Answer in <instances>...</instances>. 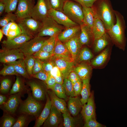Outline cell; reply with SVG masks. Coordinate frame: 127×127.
<instances>
[{
  "label": "cell",
  "mask_w": 127,
  "mask_h": 127,
  "mask_svg": "<svg viewBox=\"0 0 127 127\" xmlns=\"http://www.w3.org/2000/svg\"><path fill=\"white\" fill-rule=\"evenodd\" d=\"M11 85V82L10 79L5 78L1 81L0 87L1 92L3 93H6L9 90Z\"/></svg>",
  "instance_id": "cell-43"
},
{
  "label": "cell",
  "mask_w": 127,
  "mask_h": 127,
  "mask_svg": "<svg viewBox=\"0 0 127 127\" xmlns=\"http://www.w3.org/2000/svg\"><path fill=\"white\" fill-rule=\"evenodd\" d=\"M24 59H19L14 62L7 64L13 65L16 72L18 74L24 77L28 78L29 76L26 70Z\"/></svg>",
  "instance_id": "cell-32"
},
{
  "label": "cell",
  "mask_w": 127,
  "mask_h": 127,
  "mask_svg": "<svg viewBox=\"0 0 127 127\" xmlns=\"http://www.w3.org/2000/svg\"><path fill=\"white\" fill-rule=\"evenodd\" d=\"M80 33L69 40L64 43L71 54L75 61L82 46L79 40Z\"/></svg>",
  "instance_id": "cell-20"
},
{
  "label": "cell",
  "mask_w": 127,
  "mask_h": 127,
  "mask_svg": "<svg viewBox=\"0 0 127 127\" xmlns=\"http://www.w3.org/2000/svg\"><path fill=\"white\" fill-rule=\"evenodd\" d=\"M16 22L22 34L33 38L37 36L42 26L41 21L31 17L18 19Z\"/></svg>",
  "instance_id": "cell-4"
},
{
  "label": "cell",
  "mask_w": 127,
  "mask_h": 127,
  "mask_svg": "<svg viewBox=\"0 0 127 127\" xmlns=\"http://www.w3.org/2000/svg\"><path fill=\"white\" fill-rule=\"evenodd\" d=\"M112 45L107 47L91 60L90 63L92 67L100 69L105 66L110 58Z\"/></svg>",
  "instance_id": "cell-11"
},
{
  "label": "cell",
  "mask_w": 127,
  "mask_h": 127,
  "mask_svg": "<svg viewBox=\"0 0 127 127\" xmlns=\"http://www.w3.org/2000/svg\"><path fill=\"white\" fill-rule=\"evenodd\" d=\"M35 59L32 55L25 57L24 59L27 72L31 75H32V70L35 62Z\"/></svg>",
  "instance_id": "cell-39"
},
{
  "label": "cell",
  "mask_w": 127,
  "mask_h": 127,
  "mask_svg": "<svg viewBox=\"0 0 127 127\" xmlns=\"http://www.w3.org/2000/svg\"><path fill=\"white\" fill-rule=\"evenodd\" d=\"M59 98L65 99L67 98L62 84L56 83L51 89Z\"/></svg>",
  "instance_id": "cell-40"
},
{
  "label": "cell",
  "mask_w": 127,
  "mask_h": 127,
  "mask_svg": "<svg viewBox=\"0 0 127 127\" xmlns=\"http://www.w3.org/2000/svg\"><path fill=\"white\" fill-rule=\"evenodd\" d=\"M16 121V119L14 118L8 116H5L3 119L0 127H12Z\"/></svg>",
  "instance_id": "cell-47"
},
{
  "label": "cell",
  "mask_w": 127,
  "mask_h": 127,
  "mask_svg": "<svg viewBox=\"0 0 127 127\" xmlns=\"http://www.w3.org/2000/svg\"><path fill=\"white\" fill-rule=\"evenodd\" d=\"M20 103L19 108L20 113L33 116L38 114L41 107V104L29 94L26 99Z\"/></svg>",
  "instance_id": "cell-7"
},
{
  "label": "cell",
  "mask_w": 127,
  "mask_h": 127,
  "mask_svg": "<svg viewBox=\"0 0 127 127\" xmlns=\"http://www.w3.org/2000/svg\"><path fill=\"white\" fill-rule=\"evenodd\" d=\"M57 36L54 35L46 39L45 41L40 50L52 53L55 46Z\"/></svg>",
  "instance_id": "cell-34"
},
{
  "label": "cell",
  "mask_w": 127,
  "mask_h": 127,
  "mask_svg": "<svg viewBox=\"0 0 127 127\" xmlns=\"http://www.w3.org/2000/svg\"><path fill=\"white\" fill-rule=\"evenodd\" d=\"M47 39L44 37L36 36L26 42L19 49L25 57L33 55L40 50Z\"/></svg>",
  "instance_id": "cell-6"
},
{
  "label": "cell",
  "mask_w": 127,
  "mask_h": 127,
  "mask_svg": "<svg viewBox=\"0 0 127 127\" xmlns=\"http://www.w3.org/2000/svg\"><path fill=\"white\" fill-rule=\"evenodd\" d=\"M50 75V72H47L43 70L35 75H32V77L45 82Z\"/></svg>",
  "instance_id": "cell-50"
},
{
  "label": "cell",
  "mask_w": 127,
  "mask_h": 127,
  "mask_svg": "<svg viewBox=\"0 0 127 127\" xmlns=\"http://www.w3.org/2000/svg\"><path fill=\"white\" fill-rule=\"evenodd\" d=\"M20 93L15 94L11 96L3 105V110L11 114L14 113L21 102Z\"/></svg>",
  "instance_id": "cell-24"
},
{
  "label": "cell",
  "mask_w": 127,
  "mask_h": 127,
  "mask_svg": "<svg viewBox=\"0 0 127 127\" xmlns=\"http://www.w3.org/2000/svg\"><path fill=\"white\" fill-rule=\"evenodd\" d=\"M67 78L71 82L73 85L78 80L80 79L78 75L73 71H72L70 72Z\"/></svg>",
  "instance_id": "cell-56"
},
{
  "label": "cell",
  "mask_w": 127,
  "mask_h": 127,
  "mask_svg": "<svg viewBox=\"0 0 127 127\" xmlns=\"http://www.w3.org/2000/svg\"><path fill=\"white\" fill-rule=\"evenodd\" d=\"M45 82L47 85L48 88L51 89L56 83L55 78L51 74L47 79Z\"/></svg>",
  "instance_id": "cell-55"
},
{
  "label": "cell",
  "mask_w": 127,
  "mask_h": 127,
  "mask_svg": "<svg viewBox=\"0 0 127 127\" xmlns=\"http://www.w3.org/2000/svg\"><path fill=\"white\" fill-rule=\"evenodd\" d=\"M116 22L107 33L113 44L119 48L124 50L126 42L125 31L126 26L123 16L118 11L114 10Z\"/></svg>",
  "instance_id": "cell-2"
},
{
  "label": "cell",
  "mask_w": 127,
  "mask_h": 127,
  "mask_svg": "<svg viewBox=\"0 0 127 127\" xmlns=\"http://www.w3.org/2000/svg\"><path fill=\"white\" fill-rule=\"evenodd\" d=\"M27 84L30 87L33 97L35 99L40 101L44 99L46 93L41 85L34 81H29Z\"/></svg>",
  "instance_id": "cell-28"
},
{
  "label": "cell",
  "mask_w": 127,
  "mask_h": 127,
  "mask_svg": "<svg viewBox=\"0 0 127 127\" xmlns=\"http://www.w3.org/2000/svg\"><path fill=\"white\" fill-rule=\"evenodd\" d=\"M62 12L75 22L80 25L83 24L82 6L79 3L72 0H67L64 4Z\"/></svg>",
  "instance_id": "cell-3"
},
{
  "label": "cell",
  "mask_w": 127,
  "mask_h": 127,
  "mask_svg": "<svg viewBox=\"0 0 127 127\" xmlns=\"http://www.w3.org/2000/svg\"><path fill=\"white\" fill-rule=\"evenodd\" d=\"M6 97L4 95L0 94V105H1L4 104L6 100Z\"/></svg>",
  "instance_id": "cell-58"
},
{
  "label": "cell",
  "mask_w": 127,
  "mask_h": 127,
  "mask_svg": "<svg viewBox=\"0 0 127 127\" xmlns=\"http://www.w3.org/2000/svg\"><path fill=\"white\" fill-rule=\"evenodd\" d=\"M113 44L110 36L107 32L100 37L94 40L92 45L93 51L95 53H98Z\"/></svg>",
  "instance_id": "cell-21"
},
{
  "label": "cell",
  "mask_w": 127,
  "mask_h": 127,
  "mask_svg": "<svg viewBox=\"0 0 127 127\" xmlns=\"http://www.w3.org/2000/svg\"><path fill=\"white\" fill-rule=\"evenodd\" d=\"M19 0H8L5 12H12L16 11Z\"/></svg>",
  "instance_id": "cell-44"
},
{
  "label": "cell",
  "mask_w": 127,
  "mask_h": 127,
  "mask_svg": "<svg viewBox=\"0 0 127 127\" xmlns=\"http://www.w3.org/2000/svg\"><path fill=\"white\" fill-rule=\"evenodd\" d=\"M93 57L92 52L88 48L85 47L81 48L76 57L79 63L89 62Z\"/></svg>",
  "instance_id": "cell-31"
},
{
  "label": "cell",
  "mask_w": 127,
  "mask_h": 127,
  "mask_svg": "<svg viewBox=\"0 0 127 127\" xmlns=\"http://www.w3.org/2000/svg\"><path fill=\"white\" fill-rule=\"evenodd\" d=\"M6 65L4 64V67L0 71V74L3 76L7 75H19L16 72L14 67L12 64H8Z\"/></svg>",
  "instance_id": "cell-41"
},
{
  "label": "cell",
  "mask_w": 127,
  "mask_h": 127,
  "mask_svg": "<svg viewBox=\"0 0 127 127\" xmlns=\"http://www.w3.org/2000/svg\"><path fill=\"white\" fill-rule=\"evenodd\" d=\"M91 28L94 40L100 37L107 32L104 24L101 20L97 18H95Z\"/></svg>",
  "instance_id": "cell-29"
},
{
  "label": "cell",
  "mask_w": 127,
  "mask_h": 127,
  "mask_svg": "<svg viewBox=\"0 0 127 127\" xmlns=\"http://www.w3.org/2000/svg\"><path fill=\"white\" fill-rule=\"evenodd\" d=\"M8 0H0V15H1L5 12Z\"/></svg>",
  "instance_id": "cell-57"
},
{
  "label": "cell",
  "mask_w": 127,
  "mask_h": 127,
  "mask_svg": "<svg viewBox=\"0 0 127 127\" xmlns=\"http://www.w3.org/2000/svg\"><path fill=\"white\" fill-rule=\"evenodd\" d=\"M77 2L82 6L87 7H91L94 3L97 0H72Z\"/></svg>",
  "instance_id": "cell-54"
},
{
  "label": "cell",
  "mask_w": 127,
  "mask_h": 127,
  "mask_svg": "<svg viewBox=\"0 0 127 127\" xmlns=\"http://www.w3.org/2000/svg\"><path fill=\"white\" fill-rule=\"evenodd\" d=\"M41 62L43 70L47 72H50L53 68L56 66L53 61L50 58L44 61Z\"/></svg>",
  "instance_id": "cell-48"
},
{
  "label": "cell",
  "mask_w": 127,
  "mask_h": 127,
  "mask_svg": "<svg viewBox=\"0 0 127 127\" xmlns=\"http://www.w3.org/2000/svg\"><path fill=\"white\" fill-rule=\"evenodd\" d=\"M47 92L52 105L63 113L68 111L67 108L66 103L64 99L58 97L52 91L48 90Z\"/></svg>",
  "instance_id": "cell-26"
},
{
  "label": "cell",
  "mask_w": 127,
  "mask_h": 127,
  "mask_svg": "<svg viewBox=\"0 0 127 127\" xmlns=\"http://www.w3.org/2000/svg\"><path fill=\"white\" fill-rule=\"evenodd\" d=\"M42 26L37 36L44 37L58 35L65 28L57 23L52 18L48 16L41 21Z\"/></svg>",
  "instance_id": "cell-5"
},
{
  "label": "cell",
  "mask_w": 127,
  "mask_h": 127,
  "mask_svg": "<svg viewBox=\"0 0 127 127\" xmlns=\"http://www.w3.org/2000/svg\"><path fill=\"white\" fill-rule=\"evenodd\" d=\"M90 78L83 80L82 87L80 94L81 95V101L82 105L87 103L90 95Z\"/></svg>",
  "instance_id": "cell-33"
},
{
  "label": "cell",
  "mask_w": 127,
  "mask_h": 127,
  "mask_svg": "<svg viewBox=\"0 0 127 127\" xmlns=\"http://www.w3.org/2000/svg\"><path fill=\"white\" fill-rule=\"evenodd\" d=\"M64 126L65 127H74L77 126V122L70 115L69 111L63 113Z\"/></svg>",
  "instance_id": "cell-36"
},
{
  "label": "cell",
  "mask_w": 127,
  "mask_h": 127,
  "mask_svg": "<svg viewBox=\"0 0 127 127\" xmlns=\"http://www.w3.org/2000/svg\"><path fill=\"white\" fill-rule=\"evenodd\" d=\"M50 73L55 78L57 83L62 84L64 78L61 72L56 66V65L54 67Z\"/></svg>",
  "instance_id": "cell-42"
},
{
  "label": "cell",
  "mask_w": 127,
  "mask_h": 127,
  "mask_svg": "<svg viewBox=\"0 0 127 127\" xmlns=\"http://www.w3.org/2000/svg\"><path fill=\"white\" fill-rule=\"evenodd\" d=\"M53 61L62 74L64 79L67 78L74 67L75 62L52 56L50 58Z\"/></svg>",
  "instance_id": "cell-12"
},
{
  "label": "cell",
  "mask_w": 127,
  "mask_h": 127,
  "mask_svg": "<svg viewBox=\"0 0 127 127\" xmlns=\"http://www.w3.org/2000/svg\"></svg>",
  "instance_id": "cell-60"
},
{
  "label": "cell",
  "mask_w": 127,
  "mask_h": 127,
  "mask_svg": "<svg viewBox=\"0 0 127 127\" xmlns=\"http://www.w3.org/2000/svg\"><path fill=\"white\" fill-rule=\"evenodd\" d=\"M91 8L95 18H99L103 22L107 30L116 23L114 10L110 0H97Z\"/></svg>",
  "instance_id": "cell-1"
},
{
  "label": "cell",
  "mask_w": 127,
  "mask_h": 127,
  "mask_svg": "<svg viewBox=\"0 0 127 127\" xmlns=\"http://www.w3.org/2000/svg\"><path fill=\"white\" fill-rule=\"evenodd\" d=\"M24 88V85L21 79L18 76L16 77L15 81L10 92V94L20 93Z\"/></svg>",
  "instance_id": "cell-37"
},
{
  "label": "cell",
  "mask_w": 127,
  "mask_h": 127,
  "mask_svg": "<svg viewBox=\"0 0 127 127\" xmlns=\"http://www.w3.org/2000/svg\"><path fill=\"white\" fill-rule=\"evenodd\" d=\"M81 113L85 121L91 119H96L94 95L91 94L87 103L83 105Z\"/></svg>",
  "instance_id": "cell-16"
},
{
  "label": "cell",
  "mask_w": 127,
  "mask_h": 127,
  "mask_svg": "<svg viewBox=\"0 0 127 127\" xmlns=\"http://www.w3.org/2000/svg\"><path fill=\"white\" fill-rule=\"evenodd\" d=\"M0 52V62L8 64L20 59H24V53L19 48L2 50Z\"/></svg>",
  "instance_id": "cell-10"
},
{
  "label": "cell",
  "mask_w": 127,
  "mask_h": 127,
  "mask_svg": "<svg viewBox=\"0 0 127 127\" xmlns=\"http://www.w3.org/2000/svg\"><path fill=\"white\" fill-rule=\"evenodd\" d=\"M4 33L1 30V29H0V41H1L3 37Z\"/></svg>",
  "instance_id": "cell-59"
},
{
  "label": "cell",
  "mask_w": 127,
  "mask_h": 127,
  "mask_svg": "<svg viewBox=\"0 0 127 127\" xmlns=\"http://www.w3.org/2000/svg\"><path fill=\"white\" fill-rule=\"evenodd\" d=\"M48 16L52 18L57 23L65 28L79 25L72 20L62 12L52 8L49 11Z\"/></svg>",
  "instance_id": "cell-13"
},
{
  "label": "cell",
  "mask_w": 127,
  "mask_h": 127,
  "mask_svg": "<svg viewBox=\"0 0 127 127\" xmlns=\"http://www.w3.org/2000/svg\"><path fill=\"white\" fill-rule=\"evenodd\" d=\"M52 53L40 50L34 54L33 56L41 61H44L50 59L52 56Z\"/></svg>",
  "instance_id": "cell-45"
},
{
  "label": "cell",
  "mask_w": 127,
  "mask_h": 127,
  "mask_svg": "<svg viewBox=\"0 0 127 127\" xmlns=\"http://www.w3.org/2000/svg\"><path fill=\"white\" fill-rule=\"evenodd\" d=\"M80 26L81 31L79 38L81 44L82 46L93 45L94 39L91 28L83 24Z\"/></svg>",
  "instance_id": "cell-17"
},
{
  "label": "cell",
  "mask_w": 127,
  "mask_h": 127,
  "mask_svg": "<svg viewBox=\"0 0 127 127\" xmlns=\"http://www.w3.org/2000/svg\"><path fill=\"white\" fill-rule=\"evenodd\" d=\"M46 101L45 104L40 115L36 119L34 127H40L42 126L50 114L52 104L47 93L46 94Z\"/></svg>",
  "instance_id": "cell-25"
},
{
  "label": "cell",
  "mask_w": 127,
  "mask_h": 127,
  "mask_svg": "<svg viewBox=\"0 0 127 127\" xmlns=\"http://www.w3.org/2000/svg\"><path fill=\"white\" fill-rule=\"evenodd\" d=\"M67 0H50L52 8L56 10L62 12L65 2Z\"/></svg>",
  "instance_id": "cell-46"
},
{
  "label": "cell",
  "mask_w": 127,
  "mask_h": 127,
  "mask_svg": "<svg viewBox=\"0 0 127 127\" xmlns=\"http://www.w3.org/2000/svg\"><path fill=\"white\" fill-rule=\"evenodd\" d=\"M83 127H101L103 126L97 121L96 119H91L85 121Z\"/></svg>",
  "instance_id": "cell-52"
},
{
  "label": "cell",
  "mask_w": 127,
  "mask_h": 127,
  "mask_svg": "<svg viewBox=\"0 0 127 127\" xmlns=\"http://www.w3.org/2000/svg\"><path fill=\"white\" fill-rule=\"evenodd\" d=\"M88 62L81 63L75 67L73 71L78 75L81 80L90 78L92 71V67Z\"/></svg>",
  "instance_id": "cell-19"
},
{
  "label": "cell",
  "mask_w": 127,
  "mask_h": 127,
  "mask_svg": "<svg viewBox=\"0 0 127 127\" xmlns=\"http://www.w3.org/2000/svg\"><path fill=\"white\" fill-rule=\"evenodd\" d=\"M34 0H19L15 14L18 20L31 17Z\"/></svg>",
  "instance_id": "cell-9"
},
{
  "label": "cell",
  "mask_w": 127,
  "mask_h": 127,
  "mask_svg": "<svg viewBox=\"0 0 127 127\" xmlns=\"http://www.w3.org/2000/svg\"><path fill=\"white\" fill-rule=\"evenodd\" d=\"M62 85L67 96L70 97H75L73 84L68 78L64 79Z\"/></svg>",
  "instance_id": "cell-38"
},
{
  "label": "cell",
  "mask_w": 127,
  "mask_h": 127,
  "mask_svg": "<svg viewBox=\"0 0 127 127\" xmlns=\"http://www.w3.org/2000/svg\"><path fill=\"white\" fill-rule=\"evenodd\" d=\"M18 20V19L15 14L12 12L7 13L0 19V26L3 27L10 22H16Z\"/></svg>",
  "instance_id": "cell-35"
},
{
  "label": "cell",
  "mask_w": 127,
  "mask_h": 127,
  "mask_svg": "<svg viewBox=\"0 0 127 127\" xmlns=\"http://www.w3.org/2000/svg\"><path fill=\"white\" fill-rule=\"evenodd\" d=\"M61 112L52 105L50 114L44 123V127H57L61 122Z\"/></svg>",
  "instance_id": "cell-18"
},
{
  "label": "cell",
  "mask_w": 127,
  "mask_h": 127,
  "mask_svg": "<svg viewBox=\"0 0 127 127\" xmlns=\"http://www.w3.org/2000/svg\"><path fill=\"white\" fill-rule=\"evenodd\" d=\"M1 30L9 39H12L20 36L22 34L20 28L18 24L15 22H11L4 27Z\"/></svg>",
  "instance_id": "cell-22"
},
{
  "label": "cell",
  "mask_w": 127,
  "mask_h": 127,
  "mask_svg": "<svg viewBox=\"0 0 127 127\" xmlns=\"http://www.w3.org/2000/svg\"><path fill=\"white\" fill-rule=\"evenodd\" d=\"M52 56L62 58L71 61L75 62L66 46L59 40L57 37Z\"/></svg>",
  "instance_id": "cell-15"
},
{
  "label": "cell",
  "mask_w": 127,
  "mask_h": 127,
  "mask_svg": "<svg viewBox=\"0 0 127 127\" xmlns=\"http://www.w3.org/2000/svg\"><path fill=\"white\" fill-rule=\"evenodd\" d=\"M51 8L50 0H37L33 8L31 17L41 21L48 16L49 11Z\"/></svg>",
  "instance_id": "cell-8"
},
{
  "label": "cell",
  "mask_w": 127,
  "mask_h": 127,
  "mask_svg": "<svg viewBox=\"0 0 127 127\" xmlns=\"http://www.w3.org/2000/svg\"><path fill=\"white\" fill-rule=\"evenodd\" d=\"M43 70L42 63L39 59L35 58V62L32 70V75Z\"/></svg>",
  "instance_id": "cell-51"
},
{
  "label": "cell",
  "mask_w": 127,
  "mask_h": 127,
  "mask_svg": "<svg viewBox=\"0 0 127 127\" xmlns=\"http://www.w3.org/2000/svg\"><path fill=\"white\" fill-rule=\"evenodd\" d=\"M33 38L24 34L12 39L7 38L2 42V50L19 48L26 42Z\"/></svg>",
  "instance_id": "cell-14"
},
{
  "label": "cell",
  "mask_w": 127,
  "mask_h": 127,
  "mask_svg": "<svg viewBox=\"0 0 127 127\" xmlns=\"http://www.w3.org/2000/svg\"><path fill=\"white\" fill-rule=\"evenodd\" d=\"M73 86L75 96H77L81 93L82 87V81L80 79L73 84Z\"/></svg>",
  "instance_id": "cell-53"
},
{
  "label": "cell",
  "mask_w": 127,
  "mask_h": 127,
  "mask_svg": "<svg viewBox=\"0 0 127 127\" xmlns=\"http://www.w3.org/2000/svg\"><path fill=\"white\" fill-rule=\"evenodd\" d=\"M81 99L78 97H70L67 103L68 110L73 116L77 115L81 111L82 106Z\"/></svg>",
  "instance_id": "cell-27"
},
{
  "label": "cell",
  "mask_w": 127,
  "mask_h": 127,
  "mask_svg": "<svg viewBox=\"0 0 127 127\" xmlns=\"http://www.w3.org/2000/svg\"><path fill=\"white\" fill-rule=\"evenodd\" d=\"M23 115L19 116L12 127H24L27 122V117L25 115Z\"/></svg>",
  "instance_id": "cell-49"
},
{
  "label": "cell",
  "mask_w": 127,
  "mask_h": 127,
  "mask_svg": "<svg viewBox=\"0 0 127 127\" xmlns=\"http://www.w3.org/2000/svg\"><path fill=\"white\" fill-rule=\"evenodd\" d=\"M80 25L65 28L57 36L58 38L63 43L68 41L80 32Z\"/></svg>",
  "instance_id": "cell-23"
},
{
  "label": "cell",
  "mask_w": 127,
  "mask_h": 127,
  "mask_svg": "<svg viewBox=\"0 0 127 127\" xmlns=\"http://www.w3.org/2000/svg\"><path fill=\"white\" fill-rule=\"evenodd\" d=\"M84 17L83 24L91 28L92 27L95 17L91 8L82 6Z\"/></svg>",
  "instance_id": "cell-30"
}]
</instances>
